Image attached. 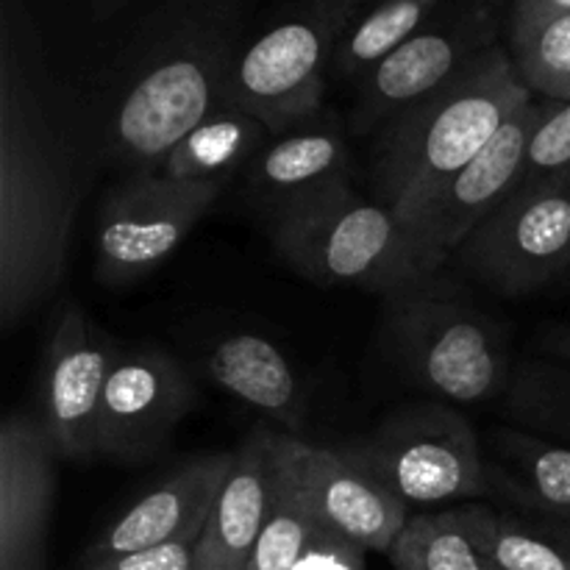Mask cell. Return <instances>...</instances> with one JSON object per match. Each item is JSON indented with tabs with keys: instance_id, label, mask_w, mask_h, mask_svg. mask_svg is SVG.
<instances>
[{
	"instance_id": "cell-33",
	"label": "cell",
	"mask_w": 570,
	"mask_h": 570,
	"mask_svg": "<svg viewBox=\"0 0 570 570\" xmlns=\"http://www.w3.org/2000/svg\"><path fill=\"white\" fill-rule=\"evenodd\" d=\"M126 3H131V0H92V6L98 9V14H111V11L122 9Z\"/></svg>"
},
{
	"instance_id": "cell-28",
	"label": "cell",
	"mask_w": 570,
	"mask_h": 570,
	"mask_svg": "<svg viewBox=\"0 0 570 570\" xmlns=\"http://www.w3.org/2000/svg\"><path fill=\"white\" fill-rule=\"evenodd\" d=\"M570 178V100L534 104L523 154L521 187H546Z\"/></svg>"
},
{
	"instance_id": "cell-1",
	"label": "cell",
	"mask_w": 570,
	"mask_h": 570,
	"mask_svg": "<svg viewBox=\"0 0 570 570\" xmlns=\"http://www.w3.org/2000/svg\"><path fill=\"white\" fill-rule=\"evenodd\" d=\"M83 154L67 100L6 20L0 50V326L56 293L81 204Z\"/></svg>"
},
{
	"instance_id": "cell-25",
	"label": "cell",
	"mask_w": 570,
	"mask_h": 570,
	"mask_svg": "<svg viewBox=\"0 0 570 570\" xmlns=\"http://www.w3.org/2000/svg\"><path fill=\"white\" fill-rule=\"evenodd\" d=\"M387 557L395 570H493L460 507L412 512Z\"/></svg>"
},
{
	"instance_id": "cell-24",
	"label": "cell",
	"mask_w": 570,
	"mask_h": 570,
	"mask_svg": "<svg viewBox=\"0 0 570 570\" xmlns=\"http://www.w3.org/2000/svg\"><path fill=\"white\" fill-rule=\"evenodd\" d=\"M501 410L515 429L570 445V362L549 356L518 362Z\"/></svg>"
},
{
	"instance_id": "cell-27",
	"label": "cell",
	"mask_w": 570,
	"mask_h": 570,
	"mask_svg": "<svg viewBox=\"0 0 570 570\" xmlns=\"http://www.w3.org/2000/svg\"><path fill=\"white\" fill-rule=\"evenodd\" d=\"M276 462V460H273ZM309 507L304 504L282 468L276 465V484H273V507L265 529L259 534L248 570H298L304 557L326 538Z\"/></svg>"
},
{
	"instance_id": "cell-22",
	"label": "cell",
	"mask_w": 570,
	"mask_h": 570,
	"mask_svg": "<svg viewBox=\"0 0 570 570\" xmlns=\"http://www.w3.org/2000/svg\"><path fill=\"white\" fill-rule=\"evenodd\" d=\"M468 532L493 570H570V551L507 507L460 504Z\"/></svg>"
},
{
	"instance_id": "cell-7",
	"label": "cell",
	"mask_w": 570,
	"mask_h": 570,
	"mask_svg": "<svg viewBox=\"0 0 570 570\" xmlns=\"http://www.w3.org/2000/svg\"><path fill=\"white\" fill-rule=\"evenodd\" d=\"M360 9L356 0H309L243 45L226 83L228 109L256 117L273 137L315 120L326 72Z\"/></svg>"
},
{
	"instance_id": "cell-3",
	"label": "cell",
	"mask_w": 570,
	"mask_h": 570,
	"mask_svg": "<svg viewBox=\"0 0 570 570\" xmlns=\"http://www.w3.org/2000/svg\"><path fill=\"white\" fill-rule=\"evenodd\" d=\"M532 100L504 45L488 50L445 87L379 128L371 159L376 200L404 226L445 178L482 154Z\"/></svg>"
},
{
	"instance_id": "cell-12",
	"label": "cell",
	"mask_w": 570,
	"mask_h": 570,
	"mask_svg": "<svg viewBox=\"0 0 570 570\" xmlns=\"http://www.w3.org/2000/svg\"><path fill=\"white\" fill-rule=\"evenodd\" d=\"M267 445L295 493L328 534L362 551L387 554L393 549L412 512L340 454L337 445L326 449L276 429H267Z\"/></svg>"
},
{
	"instance_id": "cell-6",
	"label": "cell",
	"mask_w": 570,
	"mask_h": 570,
	"mask_svg": "<svg viewBox=\"0 0 570 570\" xmlns=\"http://www.w3.org/2000/svg\"><path fill=\"white\" fill-rule=\"evenodd\" d=\"M406 510H445L488 499V460L473 423L445 401H421L337 445Z\"/></svg>"
},
{
	"instance_id": "cell-26",
	"label": "cell",
	"mask_w": 570,
	"mask_h": 570,
	"mask_svg": "<svg viewBox=\"0 0 570 570\" xmlns=\"http://www.w3.org/2000/svg\"><path fill=\"white\" fill-rule=\"evenodd\" d=\"M504 48L529 92L570 100V11L507 31Z\"/></svg>"
},
{
	"instance_id": "cell-10",
	"label": "cell",
	"mask_w": 570,
	"mask_h": 570,
	"mask_svg": "<svg viewBox=\"0 0 570 570\" xmlns=\"http://www.w3.org/2000/svg\"><path fill=\"white\" fill-rule=\"evenodd\" d=\"M223 184L178 181L165 173L122 176L98 212V278L131 284L165 265L220 198Z\"/></svg>"
},
{
	"instance_id": "cell-2",
	"label": "cell",
	"mask_w": 570,
	"mask_h": 570,
	"mask_svg": "<svg viewBox=\"0 0 570 570\" xmlns=\"http://www.w3.org/2000/svg\"><path fill=\"white\" fill-rule=\"evenodd\" d=\"M243 45L228 9L184 17L150 37L122 70L100 148L122 176L156 173L195 126L226 106V83Z\"/></svg>"
},
{
	"instance_id": "cell-31",
	"label": "cell",
	"mask_w": 570,
	"mask_h": 570,
	"mask_svg": "<svg viewBox=\"0 0 570 570\" xmlns=\"http://www.w3.org/2000/svg\"><path fill=\"white\" fill-rule=\"evenodd\" d=\"M521 515V512H518ZM527 521H532L540 532L549 534L551 540H557L560 546H566L570 551V512H549V515H523Z\"/></svg>"
},
{
	"instance_id": "cell-21",
	"label": "cell",
	"mask_w": 570,
	"mask_h": 570,
	"mask_svg": "<svg viewBox=\"0 0 570 570\" xmlns=\"http://www.w3.org/2000/svg\"><path fill=\"white\" fill-rule=\"evenodd\" d=\"M271 137L273 134L256 117L223 106L170 150L159 173L178 181H209L226 187L228 178L237 176L245 165H254Z\"/></svg>"
},
{
	"instance_id": "cell-8",
	"label": "cell",
	"mask_w": 570,
	"mask_h": 570,
	"mask_svg": "<svg viewBox=\"0 0 570 570\" xmlns=\"http://www.w3.org/2000/svg\"><path fill=\"white\" fill-rule=\"evenodd\" d=\"M510 6L512 0H445L421 31L362 78L351 128L356 134L379 131L399 111L499 48L507 37Z\"/></svg>"
},
{
	"instance_id": "cell-4",
	"label": "cell",
	"mask_w": 570,
	"mask_h": 570,
	"mask_svg": "<svg viewBox=\"0 0 570 570\" xmlns=\"http://www.w3.org/2000/svg\"><path fill=\"white\" fill-rule=\"evenodd\" d=\"M271 234L284 265L321 287L365 289L390 301L440 282L421 271L399 217L351 181L284 206Z\"/></svg>"
},
{
	"instance_id": "cell-9",
	"label": "cell",
	"mask_w": 570,
	"mask_h": 570,
	"mask_svg": "<svg viewBox=\"0 0 570 570\" xmlns=\"http://www.w3.org/2000/svg\"><path fill=\"white\" fill-rule=\"evenodd\" d=\"M456 267L504 298H523L570 273V178L521 187L454 254Z\"/></svg>"
},
{
	"instance_id": "cell-11",
	"label": "cell",
	"mask_w": 570,
	"mask_h": 570,
	"mask_svg": "<svg viewBox=\"0 0 570 570\" xmlns=\"http://www.w3.org/2000/svg\"><path fill=\"white\" fill-rule=\"evenodd\" d=\"M534 104L538 100L512 115L493 142L445 178L404 223L417 265L426 276H440L462 243L521 189Z\"/></svg>"
},
{
	"instance_id": "cell-32",
	"label": "cell",
	"mask_w": 570,
	"mask_h": 570,
	"mask_svg": "<svg viewBox=\"0 0 570 570\" xmlns=\"http://www.w3.org/2000/svg\"><path fill=\"white\" fill-rule=\"evenodd\" d=\"M540 351L549 360L570 362V323H560V326L549 328V332L540 337Z\"/></svg>"
},
{
	"instance_id": "cell-18",
	"label": "cell",
	"mask_w": 570,
	"mask_h": 570,
	"mask_svg": "<svg viewBox=\"0 0 570 570\" xmlns=\"http://www.w3.org/2000/svg\"><path fill=\"white\" fill-rule=\"evenodd\" d=\"M206 373L228 395L265 417L276 432L298 434L306 421V390L298 371L273 340L234 332L206 351Z\"/></svg>"
},
{
	"instance_id": "cell-5",
	"label": "cell",
	"mask_w": 570,
	"mask_h": 570,
	"mask_svg": "<svg viewBox=\"0 0 570 570\" xmlns=\"http://www.w3.org/2000/svg\"><path fill=\"white\" fill-rule=\"evenodd\" d=\"M384 332L406 376L445 404L501 401L518 365L504 326L445 293L443 282L390 298Z\"/></svg>"
},
{
	"instance_id": "cell-15",
	"label": "cell",
	"mask_w": 570,
	"mask_h": 570,
	"mask_svg": "<svg viewBox=\"0 0 570 570\" xmlns=\"http://www.w3.org/2000/svg\"><path fill=\"white\" fill-rule=\"evenodd\" d=\"M53 440L31 412L0 423V570H42L56 493Z\"/></svg>"
},
{
	"instance_id": "cell-20",
	"label": "cell",
	"mask_w": 570,
	"mask_h": 570,
	"mask_svg": "<svg viewBox=\"0 0 570 570\" xmlns=\"http://www.w3.org/2000/svg\"><path fill=\"white\" fill-rule=\"evenodd\" d=\"M490 495L521 515L570 512V445L501 426L488 460Z\"/></svg>"
},
{
	"instance_id": "cell-13",
	"label": "cell",
	"mask_w": 570,
	"mask_h": 570,
	"mask_svg": "<svg viewBox=\"0 0 570 570\" xmlns=\"http://www.w3.org/2000/svg\"><path fill=\"white\" fill-rule=\"evenodd\" d=\"M198 395L189 373L161 348L120 351L100 401L98 456L142 465L167 445Z\"/></svg>"
},
{
	"instance_id": "cell-29",
	"label": "cell",
	"mask_w": 570,
	"mask_h": 570,
	"mask_svg": "<svg viewBox=\"0 0 570 570\" xmlns=\"http://www.w3.org/2000/svg\"><path fill=\"white\" fill-rule=\"evenodd\" d=\"M195 546L198 543H170L128 554L98 557L87 560L81 570H195Z\"/></svg>"
},
{
	"instance_id": "cell-16",
	"label": "cell",
	"mask_w": 570,
	"mask_h": 570,
	"mask_svg": "<svg viewBox=\"0 0 570 570\" xmlns=\"http://www.w3.org/2000/svg\"><path fill=\"white\" fill-rule=\"evenodd\" d=\"M232 462L234 451L181 462L100 532L87 560L170 543H198Z\"/></svg>"
},
{
	"instance_id": "cell-34",
	"label": "cell",
	"mask_w": 570,
	"mask_h": 570,
	"mask_svg": "<svg viewBox=\"0 0 570 570\" xmlns=\"http://www.w3.org/2000/svg\"><path fill=\"white\" fill-rule=\"evenodd\" d=\"M566 282H570V273H568V278H566Z\"/></svg>"
},
{
	"instance_id": "cell-17",
	"label": "cell",
	"mask_w": 570,
	"mask_h": 570,
	"mask_svg": "<svg viewBox=\"0 0 570 570\" xmlns=\"http://www.w3.org/2000/svg\"><path fill=\"white\" fill-rule=\"evenodd\" d=\"M276 462L267 429H256L237 451L220 495L195 546V570H248L273 507Z\"/></svg>"
},
{
	"instance_id": "cell-23",
	"label": "cell",
	"mask_w": 570,
	"mask_h": 570,
	"mask_svg": "<svg viewBox=\"0 0 570 570\" xmlns=\"http://www.w3.org/2000/svg\"><path fill=\"white\" fill-rule=\"evenodd\" d=\"M443 3L445 0H373L371 9L354 17L345 37L340 39L332 70L343 78L362 81L412 33L421 31Z\"/></svg>"
},
{
	"instance_id": "cell-19",
	"label": "cell",
	"mask_w": 570,
	"mask_h": 570,
	"mask_svg": "<svg viewBox=\"0 0 570 570\" xmlns=\"http://www.w3.org/2000/svg\"><path fill=\"white\" fill-rule=\"evenodd\" d=\"M343 181H351V150L343 126L328 111L271 137L250 165V189L273 215Z\"/></svg>"
},
{
	"instance_id": "cell-14",
	"label": "cell",
	"mask_w": 570,
	"mask_h": 570,
	"mask_svg": "<svg viewBox=\"0 0 570 570\" xmlns=\"http://www.w3.org/2000/svg\"><path fill=\"white\" fill-rule=\"evenodd\" d=\"M120 351L78 304L61 306L50 332L39 376L42 426L59 460L89 462L98 456L100 401Z\"/></svg>"
},
{
	"instance_id": "cell-30",
	"label": "cell",
	"mask_w": 570,
	"mask_h": 570,
	"mask_svg": "<svg viewBox=\"0 0 570 570\" xmlns=\"http://www.w3.org/2000/svg\"><path fill=\"white\" fill-rule=\"evenodd\" d=\"M568 11H570V0H512L507 31H515V28L549 20V17H557V14H568Z\"/></svg>"
}]
</instances>
